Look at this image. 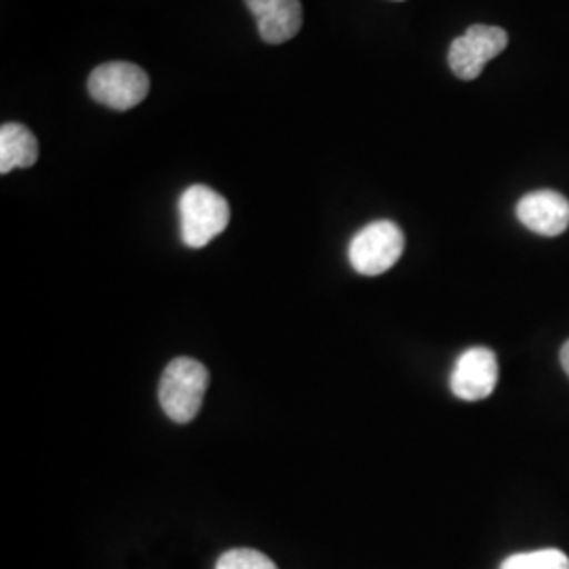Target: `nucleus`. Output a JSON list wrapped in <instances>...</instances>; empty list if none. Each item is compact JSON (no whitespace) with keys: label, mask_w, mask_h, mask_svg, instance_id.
<instances>
[{"label":"nucleus","mask_w":569,"mask_h":569,"mask_svg":"<svg viewBox=\"0 0 569 569\" xmlns=\"http://www.w3.org/2000/svg\"><path fill=\"white\" fill-rule=\"evenodd\" d=\"M561 366L566 369V373L569 376V340L561 348Z\"/></svg>","instance_id":"12"},{"label":"nucleus","mask_w":569,"mask_h":569,"mask_svg":"<svg viewBox=\"0 0 569 569\" xmlns=\"http://www.w3.org/2000/svg\"><path fill=\"white\" fill-rule=\"evenodd\" d=\"M500 569H569V557L559 549L517 552L507 557Z\"/></svg>","instance_id":"10"},{"label":"nucleus","mask_w":569,"mask_h":569,"mask_svg":"<svg viewBox=\"0 0 569 569\" xmlns=\"http://www.w3.org/2000/svg\"><path fill=\"white\" fill-rule=\"evenodd\" d=\"M498 385V359L486 346L468 348L451 371L449 387L462 401L488 399Z\"/></svg>","instance_id":"6"},{"label":"nucleus","mask_w":569,"mask_h":569,"mask_svg":"<svg viewBox=\"0 0 569 569\" xmlns=\"http://www.w3.org/2000/svg\"><path fill=\"white\" fill-rule=\"evenodd\" d=\"M253 13L260 39L268 44L291 41L302 28L300 0H244Z\"/></svg>","instance_id":"8"},{"label":"nucleus","mask_w":569,"mask_h":569,"mask_svg":"<svg viewBox=\"0 0 569 569\" xmlns=\"http://www.w3.org/2000/svg\"><path fill=\"white\" fill-rule=\"evenodd\" d=\"M39 159V142L34 133L20 122H4L0 127V173L28 169Z\"/></svg>","instance_id":"9"},{"label":"nucleus","mask_w":569,"mask_h":569,"mask_svg":"<svg viewBox=\"0 0 569 569\" xmlns=\"http://www.w3.org/2000/svg\"><path fill=\"white\" fill-rule=\"evenodd\" d=\"M517 218L536 234L559 237L569 228V201L555 190H536L517 203Z\"/></svg>","instance_id":"7"},{"label":"nucleus","mask_w":569,"mask_h":569,"mask_svg":"<svg viewBox=\"0 0 569 569\" xmlns=\"http://www.w3.org/2000/svg\"><path fill=\"white\" fill-rule=\"evenodd\" d=\"M403 249V230L395 222L378 220L352 237L348 244V260L359 274L378 277L401 260Z\"/></svg>","instance_id":"3"},{"label":"nucleus","mask_w":569,"mask_h":569,"mask_svg":"<svg viewBox=\"0 0 569 569\" xmlns=\"http://www.w3.org/2000/svg\"><path fill=\"white\" fill-rule=\"evenodd\" d=\"M178 209L182 241L192 249H201L211 243L230 224L228 201L220 192L201 183L183 190Z\"/></svg>","instance_id":"2"},{"label":"nucleus","mask_w":569,"mask_h":569,"mask_svg":"<svg viewBox=\"0 0 569 569\" xmlns=\"http://www.w3.org/2000/svg\"><path fill=\"white\" fill-rule=\"evenodd\" d=\"M216 569H279L274 566V561L260 552V550L253 549H232L224 552Z\"/></svg>","instance_id":"11"},{"label":"nucleus","mask_w":569,"mask_h":569,"mask_svg":"<svg viewBox=\"0 0 569 569\" xmlns=\"http://www.w3.org/2000/svg\"><path fill=\"white\" fill-rule=\"evenodd\" d=\"M87 89L96 102L124 112L146 100L150 79L140 66L131 61H108L89 74Z\"/></svg>","instance_id":"4"},{"label":"nucleus","mask_w":569,"mask_h":569,"mask_svg":"<svg viewBox=\"0 0 569 569\" xmlns=\"http://www.w3.org/2000/svg\"><path fill=\"white\" fill-rule=\"evenodd\" d=\"M207 387L209 371L203 363L188 357L173 359L159 385V401L164 413L178 425H188L199 416Z\"/></svg>","instance_id":"1"},{"label":"nucleus","mask_w":569,"mask_h":569,"mask_svg":"<svg viewBox=\"0 0 569 569\" xmlns=\"http://www.w3.org/2000/svg\"><path fill=\"white\" fill-rule=\"evenodd\" d=\"M509 44V34L496 26H470L462 37L449 47L448 61L451 72L462 81H475L489 60L498 58Z\"/></svg>","instance_id":"5"}]
</instances>
